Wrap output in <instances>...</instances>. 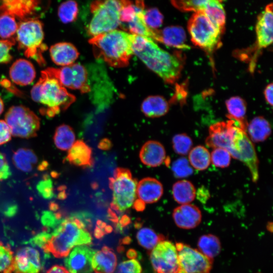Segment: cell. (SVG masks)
<instances>
[{"mask_svg": "<svg viewBox=\"0 0 273 273\" xmlns=\"http://www.w3.org/2000/svg\"><path fill=\"white\" fill-rule=\"evenodd\" d=\"M163 193V186L156 178L146 177L141 180L137 185L136 194L139 199L145 204L158 201Z\"/></svg>", "mask_w": 273, "mask_h": 273, "instance_id": "cell-22", "label": "cell"}, {"mask_svg": "<svg viewBox=\"0 0 273 273\" xmlns=\"http://www.w3.org/2000/svg\"><path fill=\"white\" fill-rule=\"evenodd\" d=\"M225 105L229 118L237 122L245 130L247 105L245 100L239 97H233L226 101Z\"/></svg>", "mask_w": 273, "mask_h": 273, "instance_id": "cell-29", "label": "cell"}, {"mask_svg": "<svg viewBox=\"0 0 273 273\" xmlns=\"http://www.w3.org/2000/svg\"><path fill=\"white\" fill-rule=\"evenodd\" d=\"M152 39L178 49L188 48L186 44V34L183 27L170 26L163 29H154Z\"/></svg>", "mask_w": 273, "mask_h": 273, "instance_id": "cell-19", "label": "cell"}, {"mask_svg": "<svg viewBox=\"0 0 273 273\" xmlns=\"http://www.w3.org/2000/svg\"><path fill=\"white\" fill-rule=\"evenodd\" d=\"M132 51L133 54L166 83L173 84L180 77L183 68L180 56L163 50L151 38L133 34Z\"/></svg>", "mask_w": 273, "mask_h": 273, "instance_id": "cell-2", "label": "cell"}, {"mask_svg": "<svg viewBox=\"0 0 273 273\" xmlns=\"http://www.w3.org/2000/svg\"><path fill=\"white\" fill-rule=\"evenodd\" d=\"M5 117L14 136L28 139L36 135L40 127V119L29 108L22 105L12 106Z\"/></svg>", "mask_w": 273, "mask_h": 273, "instance_id": "cell-9", "label": "cell"}, {"mask_svg": "<svg viewBox=\"0 0 273 273\" xmlns=\"http://www.w3.org/2000/svg\"><path fill=\"white\" fill-rule=\"evenodd\" d=\"M115 273H142V268L138 260L132 259L120 263Z\"/></svg>", "mask_w": 273, "mask_h": 273, "instance_id": "cell-47", "label": "cell"}, {"mask_svg": "<svg viewBox=\"0 0 273 273\" xmlns=\"http://www.w3.org/2000/svg\"><path fill=\"white\" fill-rule=\"evenodd\" d=\"M11 139V133L6 122L0 120V145L8 142Z\"/></svg>", "mask_w": 273, "mask_h": 273, "instance_id": "cell-50", "label": "cell"}, {"mask_svg": "<svg viewBox=\"0 0 273 273\" xmlns=\"http://www.w3.org/2000/svg\"><path fill=\"white\" fill-rule=\"evenodd\" d=\"M130 222V218L126 215H124L119 219L117 228L119 230H122L123 227L127 226Z\"/></svg>", "mask_w": 273, "mask_h": 273, "instance_id": "cell-52", "label": "cell"}, {"mask_svg": "<svg viewBox=\"0 0 273 273\" xmlns=\"http://www.w3.org/2000/svg\"><path fill=\"white\" fill-rule=\"evenodd\" d=\"M248 137L252 142L259 143L266 140L271 133L268 121L262 116H257L247 125Z\"/></svg>", "mask_w": 273, "mask_h": 273, "instance_id": "cell-27", "label": "cell"}, {"mask_svg": "<svg viewBox=\"0 0 273 273\" xmlns=\"http://www.w3.org/2000/svg\"><path fill=\"white\" fill-rule=\"evenodd\" d=\"M232 157L243 163L249 168L252 180L256 182L259 178L258 159L252 141L245 130L238 124L233 138L226 150Z\"/></svg>", "mask_w": 273, "mask_h": 273, "instance_id": "cell-10", "label": "cell"}, {"mask_svg": "<svg viewBox=\"0 0 273 273\" xmlns=\"http://www.w3.org/2000/svg\"><path fill=\"white\" fill-rule=\"evenodd\" d=\"M172 196L178 203L184 205L190 204L195 198L196 189L193 184L186 179L179 180L172 186Z\"/></svg>", "mask_w": 273, "mask_h": 273, "instance_id": "cell-30", "label": "cell"}, {"mask_svg": "<svg viewBox=\"0 0 273 273\" xmlns=\"http://www.w3.org/2000/svg\"><path fill=\"white\" fill-rule=\"evenodd\" d=\"M133 205V208L137 211H143L145 207V204L139 199L136 200Z\"/></svg>", "mask_w": 273, "mask_h": 273, "instance_id": "cell-55", "label": "cell"}, {"mask_svg": "<svg viewBox=\"0 0 273 273\" xmlns=\"http://www.w3.org/2000/svg\"><path fill=\"white\" fill-rule=\"evenodd\" d=\"M272 3L267 5L257 18L256 32L259 49L266 48L272 42Z\"/></svg>", "mask_w": 273, "mask_h": 273, "instance_id": "cell-17", "label": "cell"}, {"mask_svg": "<svg viewBox=\"0 0 273 273\" xmlns=\"http://www.w3.org/2000/svg\"><path fill=\"white\" fill-rule=\"evenodd\" d=\"M78 14L77 3L74 1L62 3L58 8V14L61 21L66 24L76 20Z\"/></svg>", "mask_w": 273, "mask_h": 273, "instance_id": "cell-38", "label": "cell"}, {"mask_svg": "<svg viewBox=\"0 0 273 273\" xmlns=\"http://www.w3.org/2000/svg\"><path fill=\"white\" fill-rule=\"evenodd\" d=\"M46 273H70L64 266L55 265L50 268Z\"/></svg>", "mask_w": 273, "mask_h": 273, "instance_id": "cell-53", "label": "cell"}, {"mask_svg": "<svg viewBox=\"0 0 273 273\" xmlns=\"http://www.w3.org/2000/svg\"><path fill=\"white\" fill-rule=\"evenodd\" d=\"M231 155L225 149L222 148H215L210 154L211 161L212 164L217 167L225 168L229 166Z\"/></svg>", "mask_w": 273, "mask_h": 273, "instance_id": "cell-43", "label": "cell"}, {"mask_svg": "<svg viewBox=\"0 0 273 273\" xmlns=\"http://www.w3.org/2000/svg\"><path fill=\"white\" fill-rule=\"evenodd\" d=\"M144 20L149 28L158 29L162 25L163 16L157 8H150L144 11Z\"/></svg>", "mask_w": 273, "mask_h": 273, "instance_id": "cell-44", "label": "cell"}, {"mask_svg": "<svg viewBox=\"0 0 273 273\" xmlns=\"http://www.w3.org/2000/svg\"><path fill=\"white\" fill-rule=\"evenodd\" d=\"M172 217L176 225L183 229H192L197 226L201 221L202 214L196 206L187 204L175 208Z\"/></svg>", "mask_w": 273, "mask_h": 273, "instance_id": "cell-18", "label": "cell"}, {"mask_svg": "<svg viewBox=\"0 0 273 273\" xmlns=\"http://www.w3.org/2000/svg\"><path fill=\"white\" fill-rule=\"evenodd\" d=\"M188 161L194 168L198 170H204L210 164V154L206 148L199 145L191 149L189 153Z\"/></svg>", "mask_w": 273, "mask_h": 273, "instance_id": "cell-34", "label": "cell"}, {"mask_svg": "<svg viewBox=\"0 0 273 273\" xmlns=\"http://www.w3.org/2000/svg\"><path fill=\"white\" fill-rule=\"evenodd\" d=\"M131 241V239L129 237H125L123 240L122 243L124 244H127L129 243Z\"/></svg>", "mask_w": 273, "mask_h": 273, "instance_id": "cell-58", "label": "cell"}, {"mask_svg": "<svg viewBox=\"0 0 273 273\" xmlns=\"http://www.w3.org/2000/svg\"><path fill=\"white\" fill-rule=\"evenodd\" d=\"M40 5V2L35 0L0 1V13L9 14L22 21L30 19Z\"/></svg>", "mask_w": 273, "mask_h": 273, "instance_id": "cell-16", "label": "cell"}, {"mask_svg": "<svg viewBox=\"0 0 273 273\" xmlns=\"http://www.w3.org/2000/svg\"><path fill=\"white\" fill-rule=\"evenodd\" d=\"M13 252L0 241V273L14 272Z\"/></svg>", "mask_w": 273, "mask_h": 273, "instance_id": "cell-39", "label": "cell"}, {"mask_svg": "<svg viewBox=\"0 0 273 273\" xmlns=\"http://www.w3.org/2000/svg\"><path fill=\"white\" fill-rule=\"evenodd\" d=\"M16 43L15 38L0 39V64L8 63L12 59L10 50Z\"/></svg>", "mask_w": 273, "mask_h": 273, "instance_id": "cell-46", "label": "cell"}, {"mask_svg": "<svg viewBox=\"0 0 273 273\" xmlns=\"http://www.w3.org/2000/svg\"><path fill=\"white\" fill-rule=\"evenodd\" d=\"M50 54L53 62L63 67L73 64L79 56L75 46L67 42H58L52 45L50 48Z\"/></svg>", "mask_w": 273, "mask_h": 273, "instance_id": "cell-23", "label": "cell"}, {"mask_svg": "<svg viewBox=\"0 0 273 273\" xmlns=\"http://www.w3.org/2000/svg\"><path fill=\"white\" fill-rule=\"evenodd\" d=\"M137 185L136 180L133 178L129 170L116 168L110 181L113 192L112 209L123 211L130 208L136 198Z\"/></svg>", "mask_w": 273, "mask_h": 273, "instance_id": "cell-7", "label": "cell"}, {"mask_svg": "<svg viewBox=\"0 0 273 273\" xmlns=\"http://www.w3.org/2000/svg\"><path fill=\"white\" fill-rule=\"evenodd\" d=\"M11 174V169L6 157L0 152V181L8 178Z\"/></svg>", "mask_w": 273, "mask_h": 273, "instance_id": "cell-49", "label": "cell"}, {"mask_svg": "<svg viewBox=\"0 0 273 273\" xmlns=\"http://www.w3.org/2000/svg\"><path fill=\"white\" fill-rule=\"evenodd\" d=\"M36 189L39 194L44 199H51L55 196L53 182L48 175H43V179L38 183Z\"/></svg>", "mask_w": 273, "mask_h": 273, "instance_id": "cell-45", "label": "cell"}, {"mask_svg": "<svg viewBox=\"0 0 273 273\" xmlns=\"http://www.w3.org/2000/svg\"><path fill=\"white\" fill-rule=\"evenodd\" d=\"M16 34L18 48L23 51L24 55L34 59L39 65H44L46 61L42 54L48 47L43 42L42 22L35 18L22 20L18 23Z\"/></svg>", "mask_w": 273, "mask_h": 273, "instance_id": "cell-5", "label": "cell"}, {"mask_svg": "<svg viewBox=\"0 0 273 273\" xmlns=\"http://www.w3.org/2000/svg\"><path fill=\"white\" fill-rule=\"evenodd\" d=\"M9 75L11 79L16 84L25 86L33 82L36 72L30 61L24 59H19L11 66Z\"/></svg>", "mask_w": 273, "mask_h": 273, "instance_id": "cell-20", "label": "cell"}, {"mask_svg": "<svg viewBox=\"0 0 273 273\" xmlns=\"http://www.w3.org/2000/svg\"><path fill=\"white\" fill-rule=\"evenodd\" d=\"M53 139L55 146L59 149L66 151L69 150L75 143V135L71 127L62 124L56 128Z\"/></svg>", "mask_w": 273, "mask_h": 273, "instance_id": "cell-32", "label": "cell"}, {"mask_svg": "<svg viewBox=\"0 0 273 273\" xmlns=\"http://www.w3.org/2000/svg\"><path fill=\"white\" fill-rule=\"evenodd\" d=\"M4 109V104L2 99L0 97V115L3 113Z\"/></svg>", "mask_w": 273, "mask_h": 273, "instance_id": "cell-57", "label": "cell"}, {"mask_svg": "<svg viewBox=\"0 0 273 273\" xmlns=\"http://www.w3.org/2000/svg\"><path fill=\"white\" fill-rule=\"evenodd\" d=\"M123 0L96 1L90 6L92 17L87 29L92 37L108 32L120 25V13Z\"/></svg>", "mask_w": 273, "mask_h": 273, "instance_id": "cell-6", "label": "cell"}, {"mask_svg": "<svg viewBox=\"0 0 273 273\" xmlns=\"http://www.w3.org/2000/svg\"><path fill=\"white\" fill-rule=\"evenodd\" d=\"M127 256L131 259H135L137 256L136 252L133 249H129L126 253Z\"/></svg>", "mask_w": 273, "mask_h": 273, "instance_id": "cell-56", "label": "cell"}, {"mask_svg": "<svg viewBox=\"0 0 273 273\" xmlns=\"http://www.w3.org/2000/svg\"><path fill=\"white\" fill-rule=\"evenodd\" d=\"M112 231V228L111 225H107L103 221L99 220L97 221L94 236L97 239H101L105 234L111 233Z\"/></svg>", "mask_w": 273, "mask_h": 273, "instance_id": "cell-48", "label": "cell"}, {"mask_svg": "<svg viewBox=\"0 0 273 273\" xmlns=\"http://www.w3.org/2000/svg\"><path fill=\"white\" fill-rule=\"evenodd\" d=\"M188 29L192 42L211 52L219 44L221 33L212 24L203 11L195 12L190 18Z\"/></svg>", "mask_w": 273, "mask_h": 273, "instance_id": "cell-8", "label": "cell"}, {"mask_svg": "<svg viewBox=\"0 0 273 273\" xmlns=\"http://www.w3.org/2000/svg\"><path fill=\"white\" fill-rule=\"evenodd\" d=\"M172 148L174 152L180 155H186L191 150L193 142L186 133L175 134L172 140Z\"/></svg>", "mask_w": 273, "mask_h": 273, "instance_id": "cell-40", "label": "cell"}, {"mask_svg": "<svg viewBox=\"0 0 273 273\" xmlns=\"http://www.w3.org/2000/svg\"><path fill=\"white\" fill-rule=\"evenodd\" d=\"M199 251L211 259L217 256L221 251L219 238L212 234L201 236L197 243Z\"/></svg>", "mask_w": 273, "mask_h": 273, "instance_id": "cell-33", "label": "cell"}, {"mask_svg": "<svg viewBox=\"0 0 273 273\" xmlns=\"http://www.w3.org/2000/svg\"><path fill=\"white\" fill-rule=\"evenodd\" d=\"M92 223L90 215L85 212L63 218L53 229L44 231L48 234V239L41 249L56 258H62L75 246L90 245L92 237L88 229Z\"/></svg>", "mask_w": 273, "mask_h": 273, "instance_id": "cell-1", "label": "cell"}, {"mask_svg": "<svg viewBox=\"0 0 273 273\" xmlns=\"http://www.w3.org/2000/svg\"><path fill=\"white\" fill-rule=\"evenodd\" d=\"M172 5L179 10L183 12L203 11L208 1L191 0V1H172Z\"/></svg>", "mask_w": 273, "mask_h": 273, "instance_id": "cell-41", "label": "cell"}, {"mask_svg": "<svg viewBox=\"0 0 273 273\" xmlns=\"http://www.w3.org/2000/svg\"><path fill=\"white\" fill-rule=\"evenodd\" d=\"M133 36L132 34L115 29L93 36L88 42L96 59L110 66L121 68L129 64L133 54Z\"/></svg>", "mask_w": 273, "mask_h": 273, "instance_id": "cell-4", "label": "cell"}, {"mask_svg": "<svg viewBox=\"0 0 273 273\" xmlns=\"http://www.w3.org/2000/svg\"><path fill=\"white\" fill-rule=\"evenodd\" d=\"M175 245L183 273H210L212 259L187 244L177 242Z\"/></svg>", "mask_w": 273, "mask_h": 273, "instance_id": "cell-12", "label": "cell"}, {"mask_svg": "<svg viewBox=\"0 0 273 273\" xmlns=\"http://www.w3.org/2000/svg\"><path fill=\"white\" fill-rule=\"evenodd\" d=\"M41 266L40 254L33 247L21 248L14 256V267L16 273H39Z\"/></svg>", "mask_w": 273, "mask_h": 273, "instance_id": "cell-15", "label": "cell"}, {"mask_svg": "<svg viewBox=\"0 0 273 273\" xmlns=\"http://www.w3.org/2000/svg\"><path fill=\"white\" fill-rule=\"evenodd\" d=\"M66 158L70 163L83 168L90 167L94 163L91 148L81 140L75 142Z\"/></svg>", "mask_w": 273, "mask_h": 273, "instance_id": "cell-24", "label": "cell"}, {"mask_svg": "<svg viewBox=\"0 0 273 273\" xmlns=\"http://www.w3.org/2000/svg\"><path fill=\"white\" fill-rule=\"evenodd\" d=\"M139 244L148 250H152L158 243L164 240L162 235H158L149 228L139 230L136 236Z\"/></svg>", "mask_w": 273, "mask_h": 273, "instance_id": "cell-36", "label": "cell"}, {"mask_svg": "<svg viewBox=\"0 0 273 273\" xmlns=\"http://www.w3.org/2000/svg\"><path fill=\"white\" fill-rule=\"evenodd\" d=\"M13 161L18 169L28 172L32 170L38 162V159L32 150L23 148L18 149L14 152Z\"/></svg>", "mask_w": 273, "mask_h": 273, "instance_id": "cell-31", "label": "cell"}, {"mask_svg": "<svg viewBox=\"0 0 273 273\" xmlns=\"http://www.w3.org/2000/svg\"><path fill=\"white\" fill-rule=\"evenodd\" d=\"M58 79L63 86L87 93L91 90L86 68L80 63L56 68Z\"/></svg>", "mask_w": 273, "mask_h": 273, "instance_id": "cell-13", "label": "cell"}, {"mask_svg": "<svg viewBox=\"0 0 273 273\" xmlns=\"http://www.w3.org/2000/svg\"><path fill=\"white\" fill-rule=\"evenodd\" d=\"M95 273H98V272H95Z\"/></svg>", "mask_w": 273, "mask_h": 273, "instance_id": "cell-59", "label": "cell"}, {"mask_svg": "<svg viewBox=\"0 0 273 273\" xmlns=\"http://www.w3.org/2000/svg\"><path fill=\"white\" fill-rule=\"evenodd\" d=\"M172 171L175 177L184 178L192 175L193 169L188 160L181 157L173 162L172 164Z\"/></svg>", "mask_w": 273, "mask_h": 273, "instance_id": "cell-42", "label": "cell"}, {"mask_svg": "<svg viewBox=\"0 0 273 273\" xmlns=\"http://www.w3.org/2000/svg\"><path fill=\"white\" fill-rule=\"evenodd\" d=\"M17 210V206L14 204H10L8 206L7 208L5 210V214L9 216L13 215Z\"/></svg>", "mask_w": 273, "mask_h": 273, "instance_id": "cell-54", "label": "cell"}, {"mask_svg": "<svg viewBox=\"0 0 273 273\" xmlns=\"http://www.w3.org/2000/svg\"><path fill=\"white\" fill-rule=\"evenodd\" d=\"M169 109L166 100L160 96H151L146 98L141 105V110L148 117H159L166 114Z\"/></svg>", "mask_w": 273, "mask_h": 273, "instance_id": "cell-26", "label": "cell"}, {"mask_svg": "<svg viewBox=\"0 0 273 273\" xmlns=\"http://www.w3.org/2000/svg\"><path fill=\"white\" fill-rule=\"evenodd\" d=\"M150 260L156 273H183L175 245L163 240L150 253Z\"/></svg>", "mask_w": 273, "mask_h": 273, "instance_id": "cell-11", "label": "cell"}, {"mask_svg": "<svg viewBox=\"0 0 273 273\" xmlns=\"http://www.w3.org/2000/svg\"><path fill=\"white\" fill-rule=\"evenodd\" d=\"M272 90L273 85L271 83L266 86L264 91L265 100L270 106H272Z\"/></svg>", "mask_w": 273, "mask_h": 273, "instance_id": "cell-51", "label": "cell"}, {"mask_svg": "<svg viewBox=\"0 0 273 273\" xmlns=\"http://www.w3.org/2000/svg\"><path fill=\"white\" fill-rule=\"evenodd\" d=\"M31 96L34 101L44 106L41 113L49 117L66 110L75 100V97L60 82L54 68L41 72L39 80L31 90Z\"/></svg>", "mask_w": 273, "mask_h": 273, "instance_id": "cell-3", "label": "cell"}, {"mask_svg": "<svg viewBox=\"0 0 273 273\" xmlns=\"http://www.w3.org/2000/svg\"><path fill=\"white\" fill-rule=\"evenodd\" d=\"M96 252L87 245L74 248L64 260L67 270L70 273H91L92 260Z\"/></svg>", "mask_w": 273, "mask_h": 273, "instance_id": "cell-14", "label": "cell"}, {"mask_svg": "<svg viewBox=\"0 0 273 273\" xmlns=\"http://www.w3.org/2000/svg\"><path fill=\"white\" fill-rule=\"evenodd\" d=\"M116 265V255L113 250L107 246L96 251L92 260L93 269L98 273H113Z\"/></svg>", "mask_w": 273, "mask_h": 273, "instance_id": "cell-25", "label": "cell"}, {"mask_svg": "<svg viewBox=\"0 0 273 273\" xmlns=\"http://www.w3.org/2000/svg\"><path fill=\"white\" fill-rule=\"evenodd\" d=\"M141 162L149 167H157L165 160L166 152L163 146L159 142L149 141L142 146L140 152Z\"/></svg>", "mask_w": 273, "mask_h": 273, "instance_id": "cell-21", "label": "cell"}, {"mask_svg": "<svg viewBox=\"0 0 273 273\" xmlns=\"http://www.w3.org/2000/svg\"><path fill=\"white\" fill-rule=\"evenodd\" d=\"M18 26L15 17L6 13H0V37L2 39L12 38L16 33Z\"/></svg>", "mask_w": 273, "mask_h": 273, "instance_id": "cell-37", "label": "cell"}, {"mask_svg": "<svg viewBox=\"0 0 273 273\" xmlns=\"http://www.w3.org/2000/svg\"><path fill=\"white\" fill-rule=\"evenodd\" d=\"M203 12L214 26L222 33L225 24V13L221 1L208 0Z\"/></svg>", "mask_w": 273, "mask_h": 273, "instance_id": "cell-28", "label": "cell"}, {"mask_svg": "<svg viewBox=\"0 0 273 273\" xmlns=\"http://www.w3.org/2000/svg\"><path fill=\"white\" fill-rule=\"evenodd\" d=\"M145 6L140 8L133 18L127 24L130 34L145 36L152 39L153 29L146 25L144 20Z\"/></svg>", "mask_w": 273, "mask_h": 273, "instance_id": "cell-35", "label": "cell"}]
</instances>
